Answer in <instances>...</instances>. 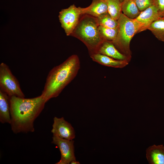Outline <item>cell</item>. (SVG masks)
Segmentation results:
<instances>
[{
  "label": "cell",
  "mask_w": 164,
  "mask_h": 164,
  "mask_svg": "<svg viewBox=\"0 0 164 164\" xmlns=\"http://www.w3.org/2000/svg\"><path fill=\"white\" fill-rule=\"evenodd\" d=\"M97 18L99 26L110 28L118 27V21L113 18L108 12L103 14Z\"/></svg>",
  "instance_id": "19"
},
{
  "label": "cell",
  "mask_w": 164,
  "mask_h": 164,
  "mask_svg": "<svg viewBox=\"0 0 164 164\" xmlns=\"http://www.w3.org/2000/svg\"><path fill=\"white\" fill-rule=\"evenodd\" d=\"M146 157L150 164H164V146L155 145L146 150Z\"/></svg>",
  "instance_id": "13"
},
{
  "label": "cell",
  "mask_w": 164,
  "mask_h": 164,
  "mask_svg": "<svg viewBox=\"0 0 164 164\" xmlns=\"http://www.w3.org/2000/svg\"><path fill=\"white\" fill-rule=\"evenodd\" d=\"M0 90L9 97H25L17 79L9 66L3 63L0 64Z\"/></svg>",
  "instance_id": "5"
},
{
  "label": "cell",
  "mask_w": 164,
  "mask_h": 164,
  "mask_svg": "<svg viewBox=\"0 0 164 164\" xmlns=\"http://www.w3.org/2000/svg\"><path fill=\"white\" fill-rule=\"evenodd\" d=\"M139 11L141 12L153 4V0H135Z\"/></svg>",
  "instance_id": "20"
},
{
  "label": "cell",
  "mask_w": 164,
  "mask_h": 164,
  "mask_svg": "<svg viewBox=\"0 0 164 164\" xmlns=\"http://www.w3.org/2000/svg\"><path fill=\"white\" fill-rule=\"evenodd\" d=\"M74 141L53 136L52 143L56 145L61 153V159L56 164H69L76 160L74 154Z\"/></svg>",
  "instance_id": "7"
},
{
  "label": "cell",
  "mask_w": 164,
  "mask_h": 164,
  "mask_svg": "<svg viewBox=\"0 0 164 164\" xmlns=\"http://www.w3.org/2000/svg\"><path fill=\"white\" fill-rule=\"evenodd\" d=\"M51 132L53 136L68 140H73L75 137L73 128L63 117L54 118Z\"/></svg>",
  "instance_id": "8"
},
{
  "label": "cell",
  "mask_w": 164,
  "mask_h": 164,
  "mask_svg": "<svg viewBox=\"0 0 164 164\" xmlns=\"http://www.w3.org/2000/svg\"><path fill=\"white\" fill-rule=\"evenodd\" d=\"M99 31L104 41L112 42L116 39L118 32V28H110L99 26Z\"/></svg>",
  "instance_id": "18"
},
{
  "label": "cell",
  "mask_w": 164,
  "mask_h": 164,
  "mask_svg": "<svg viewBox=\"0 0 164 164\" xmlns=\"http://www.w3.org/2000/svg\"><path fill=\"white\" fill-rule=\"evenodd\" d=\"M71 164H80V163L79 162L76 161V160H73L70 163Z\"/></svg>",
  "instance_id": "22"
},
{
  "label": "cell",
  "mask_w": 164,
  "mask_h": 164,
  "mask_svg": "<svg viewBox=\"0 0 164 164\" xmlns=\"http://www.w3.org/2000/svg\"><path fill=\"white\" fill-rule=\"evenodd\" d=\"M163 17L164 18V17Z\"/></svg>",
  "instance_id": "24"
},
{
  "label": "cell",
  "mask_w": 164,
  "mask_h": 164,
  "mask_svg": "<svg viewBox=\"0 0 164 164\" xmlns=\"http://www.w3.org/2000/svg\"><path fill=\"white\" fill-rule=\"evenodd\" d=\"M159 40L164 42V18L162 17L151 23L147 28Z\"/></svg>",
  "instance_id": "16"
},
{
  "label": "cell",
  "mask_w": 164,
  "mask_h": 164,
  "mask_svg": "<svg viewBox=\"0 0 164 164\" xmlns=\"http://www.w3.org/2000/svg\"><path fill=\"white\" fill-rule=\"evenodd\" d=\"M99 26L97 18L88 15H82L71 35L85 45L90 55L96 53L104 41L100 34Z\"/></svg>",
  "instance_id": "3"
},
{
  "label": "cell",
  "mask_w": 164,
  "mask_h": 164,
  "mask_svg": "<svg viewBox=\"0 0 164 164\" xmlns=\"http://www.w3.org/2000/svg\"><path fill=\"white\" fill-rule=\"evenodd\" d=\"M108 11L111 17L118 20L122 12V2L120 0H105Z\"/></svg>",
  "instance_id": "17"
},
{
  "label": "cell",
  "mask_w": 164,
  "mask_h": 164,
  "mask_svg": "<svg viewBox=\"0 0 164 164\" xmlns=\"http://www.w3.org/2000/svg\"><path fill=\"white\" fill-rule=\"evenodd\" d=\"M81 15L80 7H77L74 4L60 12V22L67 36H71Z\"/></svg>",
  "instance_id": "6"
},
{
  "label": "cell",
  "mask_w": 164,
  "mask_h": 164,
  "mask_svg": "<svg viewBox=\"0 0 164 164\" xmlns=\"http://www.w3.org/2000/svg\"><path fill=\"white\" fill-rule=\"evenodd\" d=\"M118 21V33L112 43L121 53L131 58L130 43L136 34L141 32V26L135 19L129 18L122 13Z\"/></svg>",
  "instance_id": "4"
},
{
  "label": "cell",
  "mask_w": 164,
  "mask_h": 164,
  "mask_svg": "<svg viewBox=\"0 0 164 164\" xmlns=\"http://www.w3.org/2000/svg\"><path fill=\"white\" fill-rule=\"evenodd\" d=\"M96 53L104 55L116 60L129 62L131 59L121 53L112 42L105 41L101 44Z\"/></svg>",
  "instance_id": "10"
},
{
  "label": "cell",
  "mask_w": 164,
  "mask_h": 164,
  "mask_svg": "<svg viewBox=\"0 0 164 164\" xmlns=\"http://www.w3.org/2000/svg\"><path fill=\"white\" fill-rule=\"evenodd\" d=\"M11 130L15 134L34 131V122L46 103L41 95L32 98L9 97Z\"/></svg>",
  "instance_id": "1"
},
{
  "label": "cell",
  "mask_w": 164,
  "mask_h": 164,
  "mask_svg": "<svg viewBox=\"0 0 164 164\" xmlns=\"http://www.w3.org/2000/svg\"><path fill=\"white\" fill-rule=\"evenodd\" d=\"M80 67L79 58L74 54L50 70L41 94L46 102L58 96L76 77Z\"/></svg>",
  "instance_id": "2"
},
{
  "label": "cell",
  "mask_w": 164,
  "mask_h": 164,
  "mask_svg": "<svg viewBox=\"0 0 164 164\" xmlns=\"http://www.w3.org/2000/svg\"><path fill=\"white\" fill-rule=\"evenodd\" d=\"M120 0L121 2H122L123 0Z\"/></svg>",
  "instance_id": "23"
},
{
  "label": "cell",
  "mask_w": 164,
  "mask_h": 164,
  "mask_svg": "<svg viewBox=\"0 0 164 164\" xmlns=\"http://www.w3.org/2000/svg\"><path fill=\"white\" fill-rule=\"evenodd\" d=\"M81 15L87 14L97 18L108 12L105 0H92L91 4L86 8L80 7Z\"/></svg>",
  "instance_id": "12"
},
{
  "label": "cell",
  "mask_w": 164,
  "mask_h": 164,
  "mask_svg": "<svg viewBox=\"0 0 164 164\" xmlns=\"http://www.w3.org/2000/svg\"><path fill=\"white\" fill-rule=\"evenodd\" d=\"M0 122L2 124H10L11 115L10 97L0 90Z\"/></svg>",
  "instance_id": "14"
},
{
  "label": "cell",
  "mask_w": 164,
  "mask_h": 164,
  "mask_svg": "<svg viewBox=\"0 0 164 164\" xmlns=\"http://www.w3.org/2000/svg\"><path fill=\"white\" fill-rule=\"evenodd\" d=\"M162 17L157 8L153 5L141 12L135 19L141 26V32L147 29L151 23Z\"/></svg>",
  "instance_id": "9"
},
{
  "label": "cell",
  "mask_w": 164,
  "mask_h": 164,
  "mask_svg": "<svg viewBox=\"0 0 164 164\" xmlns=\"http://www.w3.org/2000/svg\"><path fill=\"white\" fill-rule=\"evenodd\" d=\"M158 9L161 17H164V0H153V4Z\"/></svg>",
  "instance_id": "21"
},
{
  "label": "cell",
  "mask_w": 164,
  "mask_h": 164,
  "mask_svg": "<svg viewBox=\"0 0 164 164\" xmlns=\"http://www.w3.org/2000/svg\"><path fill=\"white\" fill-rule=\"evenodd\" d=\"M122 12L127 17L131 19L136 18L141 12L135 0H123L122 2Z\"/></svg>",
  "instance_id": "15"
},
{
  "label": "cell",
  "mask_w": 164,
  "mask_h": 164,
  "mask_svg": "<svg viewBox=\"0 0 164 164\" xmlns=\"http://www.w3.org/2000/svg\"><path fill=\"white\" fill-rule=\"evenodd\" d=\"M92 60L101 65L115 68H122L129 63V61L114 59L104 55L95 53L90 55Z\"/></svg>",
  "instance_id": "11"
}]
</instances>
